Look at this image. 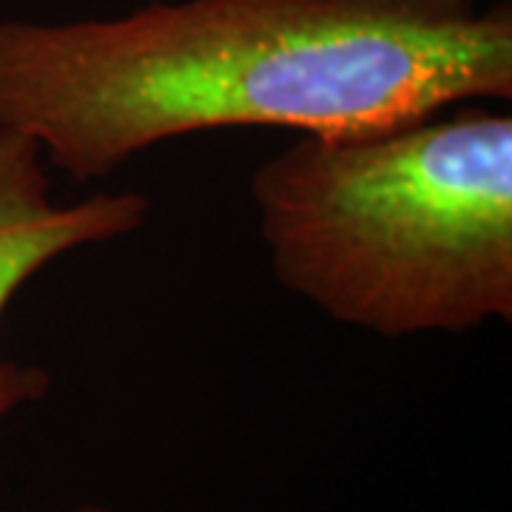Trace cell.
<instances>
[{
  "instance_id": "1",
  "label": "cell",
  "mask_w": 512,
  "mask_h": 512,
  "mask_svg": "<svg viewBox=\"0 0 512 512\" xmlns=\"http://www.w3.org/2000/svg\"><path fill=\"white\" fill-rule=\"evenodd\" d=\"M510 97V0H154L0 20V128L77 183L200 131L356 134Z\"/></svg>"
},
{
  "instance_id": "2",
  "label": "cell",
  "mask_w": 512,
  "mask_h": 512,
  "mask_svg": "<svg viewBox=\"0 0 512 512\" xmlns=\"http://www.w3.org/2000/svg\"><path fill=\"white\" fill-rule=\"evenodd\" d=\"M276 282L382 339L512 322V117L296 134L248 183Z\"/></svg>"
},
{
  "instance_id": "3",
  "label": "cell",
  "mask_w": 512,
  "mask_h": 512,
  "mask_svg": "<svg viewBox=\"0 0 512 512\" xmlns=\"http://www.w3.org/2000/svg\"><path fill=\"white\" fill-rule=\"evenodd\" d=\"M151 202L140 191H97L57 202L40 148L0 128V322L9 305L57 259L131 237L146 225ZM46 367L0 362V424L49 396Z\"/></svg>"
},
{
  "instance_id": "4",
  "label": "cell",
  "mask_w": 512,
  "mask_h": 512,
  "mask_svg": "<svg viewBox=\"0 0 512 512\" xmlns=\"http://www.w3.org/2000/svg\"><path fill=\"white\" fill-rule=\"evenodd\" d=\"M26 512H117L109 504H97V501H80L72 507H55V510H26Z\"/></svg>"
}]
</instances>
